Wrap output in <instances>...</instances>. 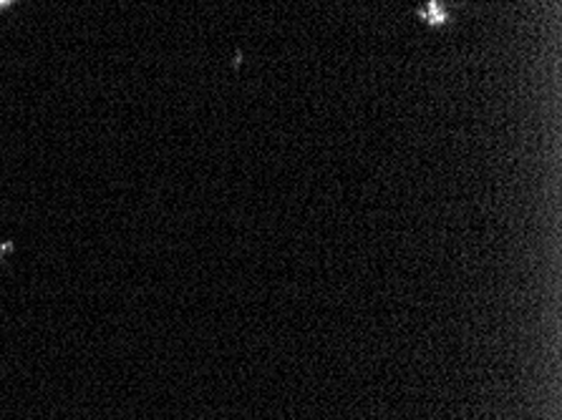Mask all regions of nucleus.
<instances>
[{
	"label": "nucleus",
	"mask_w": 562,
	"mask_h": 420,
	"mask_svg": "<svg viewBox=\"0 0 562 420\" xmlns=\"http://www.w3.org/2000/svg\"><path fill=\"white\" fill-rule=\"evenodd\" d=\"M419 19L427 21V25H431V29H439V25H447L449 23V11L447 5H441V0H427L419 8Z\"/></svg>",
	"instance_id": "obj_1"
},
{
	"label": "nucleus",
	"mask_w": 562,
	"mask_h": 420,
	"mask_svg": "<svg viewBox=\"0 0 562 420\" xmlns=\"http://www.w3.org/2000/svg\"><path fill=\"white\" fill-rule=\"evenodd\" d=\"M8 3H11V0H0V5H8Z\"/></svg>",
	"instance_id": "obj_2"
}]
</instances>
